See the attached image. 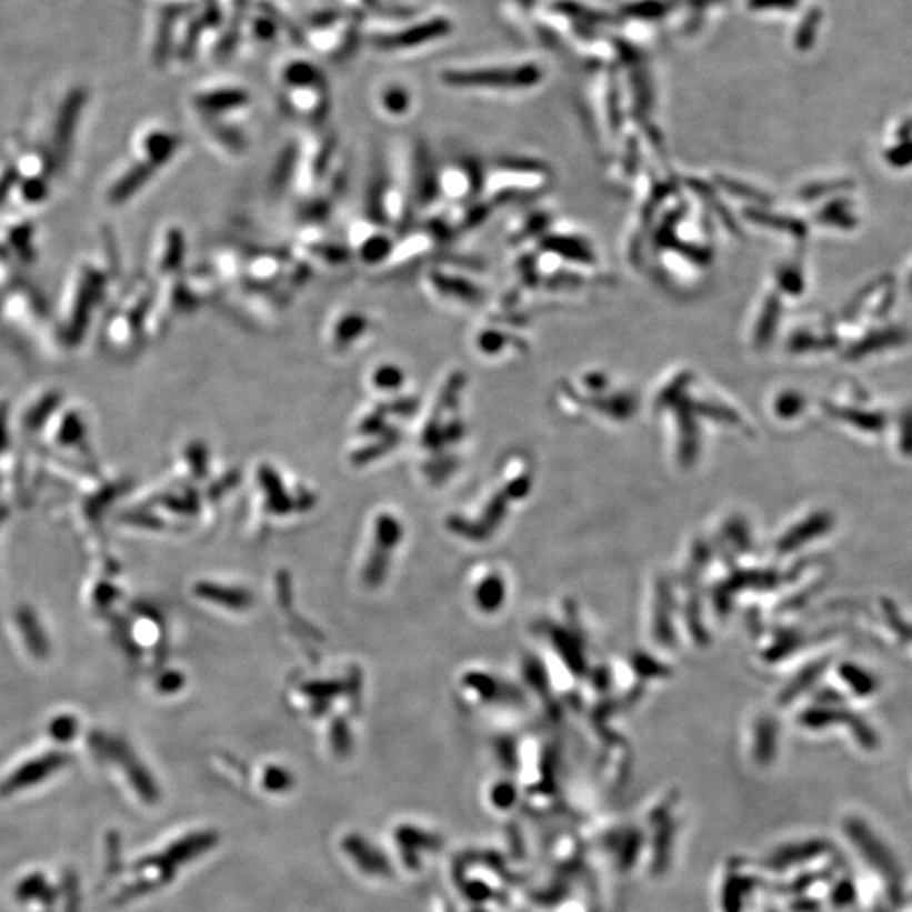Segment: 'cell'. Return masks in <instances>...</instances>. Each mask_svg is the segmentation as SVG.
Segmentation results:
<instances>
[{
	"instance_id": "2",
	"label": "cell",
	"mask_w": 912,
	"mask_h": 912,
	"mask_svg": "<svg viewBox=\"0 0 912 912\" xmlns=\"http://www.w3.org/2000/svg\"><path fill=\"white\" fill-rule=\"evenodd\" d=\"M68 751L70 749H61L51 743L19 755L0 774V800H16L50 784L70 768L71 758Z\"/></svg>"
},
{
	"instance_id": "5",
	"label": "cell",
	"mask_w": 912,
	"mask_h": 912,
	"mask_svg": "<svg viewBox=\"0 0 912 912\" xmlns=\"http://www.w3.org/2000/svg\"><path fill=\"white\" fill-rule=\"evenodd\" d=\"M398 239L399 235L389 227L362 217L350 226L347 245L355 261L362 262L367 268L381 269L391 258Z\"/></svg>"
},
{
	"instance_id": "14",
	"label": "cell",
	"mask_w": 912,
	"mask_h": 912,
	"mask_svg": "<svg viewBox=\"0 0 912 912\" xmlns=\"http://www.w3.org/2000/svg\"><path fill=\"white\" fill-rule=\"evenodd\" d=\"M194 593L201 599L210 600L213 603L229 607V609L243 610L252 605V595L245 590L227 589V587L216 585V583H198Z\"/></svg>"
},
{
	"instance_id": "4",
	"label": "cell",
	"mask_w": 912,
	"mask_h": 912,
	"mask_svg": "<svg viewBox=\"0 0 912 912\" xmlns=\"http://www.w3.org/2000/svg\"><path fill=\"white\" fill-rule=\"evenodd\" d=\"M379 321L369 311L359 308L339 311L327 324L328 349L335 355L345 357L363 349L378 333Z\"/></svg>"
},
{
	"instance_id": "21",
	"label": "cell",
	"mask_w": 912,
	"mask_h": 912,
	"mask_svg": "<svg viewBox=\"0 0 912 912\" xmlns=\"http://www.w3.org/2000/svg\"><path fill=\"white\" fill-rule=\"evenodd\" d=\"M303 691L310 696L317 698L318 701H327L328 703V700L343 691V684L337 683V681H324V683L320 681V683L307 684V686H303Z\"/></svg>"
},
{
	"instance_id": "22",
	"label": "cell",
	"mask_w": 912,
	"mask_h": 912,
	"mask_svg": "<svg viewBox=\"0 0 912 912\" xmlns=\"http://www.w3.org/2000/svg\"><path fill=\"white\" fill-rule=\"evenodd\" d=\"M502 599V585L497 580H489L483 583L479 592V602L483 609L492 610L499 605Z\"/></svg>"
},
{
	"instance_id": "12",
	"label": "cell",
	"mask_w": 912,
	"mask_h": 912,
	"mask_svg": "<svg viewBox=\"0 0 912 912\" xmlns=\"http://www.w3.org/2000/svg\"><path fill=\"white\" fill-rule=\"evenodd\" d=\"M370 388L381 394H398L408 384V374L399 363L381 362L370 369Z\"/></svg>"
},
{
	"instance_id": "16",
	"label": "cell",
	"mask_w": 912,
	"mask_h": 912,
	"mask_svg": "<svg viewBox=\"0 0 912 912\" xmlns=\"http://www.w3.org/2000/svg\"><path fill=\"white\" fill-rule=\"evenodd\" d=\"M379 107L391 119H402L412 109V96L408 87L392 83L379 93Z\"/></svg>"
},
{
	"instance_id": "15",
	"label": "cell",
	"mask_w": 912,
	"mask_h": 912,
	"mask_svg": "<svg viewBox=\"0 0 912 912\" xmlns=\"http://www.w3.org/2000/svg\"><path fill=\"white\" fill-rule=\"evenodd\" d=\"M259 480H261L262 489H264L265 497H268L269 511L274 512V514H285V512L291 511L293 501L285 493L281 477L272 467L262 465L259 470Z\"/></svg>"
},
{
	"instance_id": "19",
	"label": "cell",
	"mask_w": 912,
	"mask_h": 912,
	"mask_svg": "<svg viewBox=\"0 0 912 912\" xmlns=\"http://www.w3.org/2000/svg\"><path fill=\"white\" fill-rule=\"evenodd\" d=\"M389 567V551L375 547L374 553L370 554L369 563L365 567V582L369 585H381L384 582L385 573Z\"/></svg>"
},
{
	"instance_id": "8",
	"label": "cell",
	"mask_w": 912,
	"mask_h": 912,
	"mask_svg": "<svg viewBox=\"0 0 912 912\" xmlns=\"http://www.w3.org/2000/svg\"><path fill=\"white\" fill-rule=\"evenodd\" d=\"M451 24L444 18H430L399 31L389 34L375 36L372 39L375 50L385 53H398V51L417 50L424 44L434 43L438 39L450 34Z\"/></svg>"
},
{
	"instance_id": "6",
	"label": "cell",
	"mask_w": 912,
	"mask_h": 912,
	"mask_svg": "<svg viewBox=\"0 0 912 912\" xmlns=\"http://www.w3.org/2000/svg\"><path fill=\"white\" fill-rule=\"evenodd\" d=\"M281 106L288 116L303 120L313 128L327 123L331 112V96L328 83L281 89Z\"/></svg>"
},
{
	"instance_id": "9",
	"label": "cell",
	"mask_w": 912,
	"mask_h": 912,
	"mask_svg": "<svg viewBox=\"0 0 912 912\" xmlns=\"http://www.w3.org/2000/svg\"><path fill=\"white\" fill-rule=\"evenodd\" d=\"M444 83L450 87H499L524 83L529 78V70H504V68H482V70H447L443 74Z\"/></svg>"
},
{
	"instance_id": "3",
	"label": "cell",
	"mask_w": 912,
	"mask_h": 912,
	"mask_svg": "<svg viewBox=\"0 0 912 912\" xmlns=\"http://www.w3.org/2000/svg\"><path fill=\"white\" fill-rule=\"evenodd\" d=\"M87 752L93 762H97L106 774L116 775L117 781H126V785L136 790L142 800L151 801L156 791L151 775L142 768L132 749L123 740L103 730H93L87 735Z\"/></svg>"
},
{
	"instance_id": "24",
	"label": "cell",
	"mask_w": 912,
	"mask_h": 912,
	"mask_svg": "<svg viewBox=\"0 0 912 912\" xmlns=\"http://www.w3.org/2000/svg\"><path fill=\"white\" fill-rule=\"evenodd\" d=\"M345 4L349 6L350 12L359 16L370 9H378V0H345Z\"/></svg>"
},
{
	"instance_id": "1",
	"label": "cell",
	"mask_w": 912,
	"mask_h": 912,
	"mask_svg": "<svg viewBox=\"0 0 912 912\" xmlns=\"http://www.w3.org/2000/svg\"><path fill=\"white\" fill-rule=\"evenodd\" d=\"M207 138L229 158H240L249 149V134L239 117L251 107V93L242 87H209L191 99Z\"/></svg>"
},
{
	"instance_id": "10",
	"label": "cell",
	"mask_w": 912,
	"mask_h": 912,
	"mask_svg": "<svg viewBox=\"0 0 912 912\" xmlns=\"http://www.w3.org/2000/svg\"><path fill=\"white\" fill-rule=\"evenodd\" d=\"M424 285L431 297L443 303H469L477 297L475 285L440 265H431L424 271Z\"/></svg>"
},
{
	"instance_id": "11",
	"label": "cell",
	"mask_w": 912,
	"mask_h": 912,
	"mask_svg": "<svg viewBox=\"0 0 912 912\" xmlns=\"http://www.w3.org/2000/svg\"><path fill=\"white\" fill-rule=\"evenodd\" d=\"M328 83L327 77L320 67L308 60H289L282 64L279 71V86L281 89H294V87L318 86Z\"/></svg>"
},
{
	"instance_id": "20",
	"label": "cell",
	"mask_w": 912,
	"mask_h": 912,
	"mask_svg": "<svg viewBox=\"0 0 912 912\" xmlns=\"http://www.w3.org/2000/svg\"><path fill=\"white\" fill-rule=\"evenodd\" d=\"M187 460L194 477H204L209 472V450L200 441H194L187 448Z\"/></svg>"
},
{
	"instance_id": "23",
	"label": "cell",
	"mask_w": 912,
	"mask_h": 912,
	"mask_svg": "<svg viewBox=\"0 0 912 912\" xmlns=\"http://www.w3.org/2000/svg\"><path fill=\"white\" fill-rule=\"evenodd\" d=\"M156 686H158V690L161 691V693H177V691H180L181 688L184 686L183 674L178 673V671H168V673H162L161 677H159L158 684H156Z\"/></svg>"
},
{
	"instance_id": "18",
	"label": "cell",
	"mask_w": 912,
	"mask_h": 912,
	"mask_svg": "<svg viewBox=\"0 0 912 912\" xmlns=\"http://www.w3.org/2000/svg\"><path fill=\"white\" fill-rule=\"evenodd\" d=\"M402 528L394 515L382 514L375 521V547L382 550H394L395 544L401 541Z\"/></svg>"
},
{
	"instance_id": "7",
	"label": "cell",
	"mask_w": 912,
	"mask_h": 912,
	"mask_svg": "<svg viewBox=\"0 0 912 912\" xmlns=\"http://www.w3.org/2000/svg\"><path fill=\"white\" fill-rule=\"evenodd\" d=\"M9 628H11L19 651L29 661L43 664L51 658L50 638L44 631L47 628L32 607L21 605L12 610Z\"/></svg>"
},
{
	"instance_id": "17",
	"label": "cell",
	"mask_w": 912,
	"mask_h": 912,
	"mask_svg": "<svg viewBox=\"0 0 912 912\" xmlns=\"http://www.w3.org/2000/svg\"><path fill=\"white\" fill-rule=\"evenodd\" d=\"M279 19H281V16L271 11L269 6H262V8H259V14H255L249 21V32L259 43H272L281 32L282 21H279Z\"/></svg>"
},
{
	"instance_id": "25",
	"label": "cell",
	"mask_w": 912,
	"mask_h": 912,
	"mask_svg": "<svg viewBox=\"0 0 912 912\" xmlns=\"http://www.w3.org/2000/svg\"><path fill=\"white\" fill-rule=\"evenodd\" d=\"M6 518H8V508H6L4 499L0 497V524L4 522Z\"/></svg>"
},
{
	"instance_id": "13",
	"label": "cell",
	"mask_w": 912,
	"mask_h": 912,
	"mask_svg": "<svg viewBox=\"0 0 912 912\" xmlns=\"http://www.w3.org/2000/svg\"><path fill=\"white\" fill-rule=\"evenodd\" d=\"M81 735V723L71 712L54 713L47 723V736L61 749H70Z\"/></svg>"
}]
</instances>
